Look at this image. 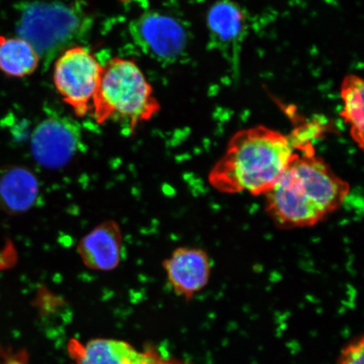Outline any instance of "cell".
<instances>
[{"instance_id":"6da1fadb","label":"cell","mask_w":364,"mask_h":364,"mask_svg":"<svg viewBox=\"0 0 364 364\" xmlns=\"http://www.w3.org/2000/svg\"><path fill=\"white\" fill-rule=\"evenodd\" d=\"M303 145L297 129L289 135L262 125L240 130L209 172V183L222 193L265 196Z\"/></svg>"},{"instance_id":"7a4b0ae2","label":"cell","mask_w":364,"mask_h":364,"mask_svg":"<svg viewBox=\"0 0 364 364\" xmlns=\"http://www.w3.org/2000/svg\"><path fill=\"white\" fill-rule=\"evenodd\" d=\"M350 192L347 181L304 144L266 195L267 211L277 225L306 228L318 224L338 209Z\"/></svg>"},{"instance_id":"3957f363","label":"cell","mask_w":364,"mask_h":364,"mask_svg":"<svg viewBox=\"0 0 364 364\" xmlns=\"http://www.w3.org/2000/svg\"><path fill=\"white\" fill-rule=\"evenodd\" d=\"M97 124L120 122L134 131L161 110L150 85L136 63L130 59L115 58L103 66L92 109Z\"/></svg>"},{"instance_id":"277c9868","label":"cell","mask_w":364,"mask_h":364,"mask_svg":"<svg viewBox=\"0 0 364 364\" xmlns=\"http://www.w3.org/2000/svg\"><path fill=\"white\" fill-rule=\"evenodd\" d=\"M92 18L83 8L60 2H35L23 11L18 31L49 65L90 33Z\"/></svg>"},{"instance_id":"5b68a950","label":"cell","mask_w":364,"mask_h":364,"mask_svg":"<svg viewBox=\"0 0 364 364\" xmlns=\"http://www.w3.org/2000/svg\"><path fill=\"white\" fill-rule=\"evenodd\" d=\"M102 73L103 65L81 46L68 48L58 57L54 65V85L77 117H84L92 109Z\"/></svg>"},{"instance_id":"8992f818","label":"cell","mask_w":364,"mask_h":364,"mask_svg":"<svg viewBox=\"0 0 364 364\" xmlns=\"http://www.w3.org/2000/svg\"><path fill=\"white\" fill-rule=\"evenodd\" d=\"M81 144L80 127L70 118L54 116L36 126L31 138V151L39 166L58 170L74 159Z\"/></svg>"},{"instance_id":"52a82bcc","label":"cell","mask_w":364,"mask_h":364,"mask_svg":"<svg viewBox=\"0 0 364 364\" xmlns=\"http://www.w3.org/2000/svg\"><path fill=\"white\" fill-rule=\"evenodd\" d=\"M134 43L159 61L174 60L183 51L186 33L179 22L156 12L143 14L129 26Z\"/></svg>"},{"instance_id":"ba28073f","label":"cell","mask_w":364,"mask_h":364,"mask_svg":"<svg viewBox=\"0 0 364 364\" xmlns=\"http://www.w3.org/2000/svg\"><path fill=\"white\" fill-rule=\"evenodd\" d=\"M70 364H188L152 351H141L127 341L95 338L81 343L72 339L68 344Z\"/></svg>"},{"instance_id":"9c48e42d","label":"cell","mask_w":364,"mask_h":364,"mask_svg":"<svg viewBox=\"0 0 364 364\" xmlns=\"http://www.w3.org/2000/svg\"><path fill=\"white\" fill-rule=\"evenodd\" d=\"M162 265L173 292L188 300L201 292L210 279L211 259L203 249L176 248Z\"/></svg>"},{"instance_id":"30bf717a","label":"cell","mask_w":364,"mask_h":364,"mask_svg":"<svg viewBox=\"0 0 364 364\" xmlns=\"http://www.w3.org/2000/svg\"><path fill=\"white\" fill-rule=\"evenodd\" d=\"M122 233L117 222L108 220L95 226L79 241L77 252L90 270L108 272L119 266Z\"/></svg>"},{"instance_id":"8fae6325","label":"cell","mask_w":364,"mask_h":364,"mask_svg":"<svg viewBox=\"0 0 364 364\" xmlns=\"http://www.w3.org/2000/svg\"><path fill=\"white\" fill-rule=\"evenodd\" d=\"M39 181L28 167L9 165L0 168V210L10 215L29 211L39 196Z\"/></svg>"},{"instance_id":"7c38bea8","label":"cell","mask_w":364,"mask_h":364,"mask_svg":"<svg viewBox=\"0 0 364 364\" xmlns=\"http://www.w3.org/2000/svg\"><path fill=\"white\" fill-rule=\"evenodd\" d=\"M41 58L26 40L0 36V71L16 78L31 75L38 68Z\"/></svg>"},{"instance_id":"4fadbf2b","label":"cell","mask_w":364,"mask_h":364,"mask_svg":"<svg viewBox=\"0 0 364 364\" xmlns=\"http://www.w3.org/2000/svg\"><path fill=\"white\" fill-rule=\"evenodd\" d=\"M364 84L360 77L348 75L341 85V98L343 107L340 116L349 127L350 134L359 149H363L364 135Z\"/></svg>"},{"instance_id":"5bb4252c","label":"cell","mask_w":364,"mask_h":364,"mask_svg":"<svg viewBox=\"0 0 364 364\" xmlns=\"http://www.w3.org/2000/svg\"><path fill=\"white\" fill-rule=\"evenodd\" d=\"M209 30L221 42L230 43L240 38L245 26V14L231 0H220L208 12Z\"/></svg>"},{"instance_id":"9a60e30c","label":"cell","mask_w":364,"mask_h":364,"mask_svg":"<svg viewBox=\"0 0 364 364\" xmlns=\"http://www.w3.org/2000/svg\"><path fill=\"white\" fill-rule=\"evenodd\" d=\"M338 364H364V340L359 336L345 346L338 358Z\"/></svg>"},{"instance_id":"2e32d148","label":"cell","mask_w":364,"mask_h":364,"mask_svg":"<svg viewBox=\"0 0 364 364\" xmlns=\"http://www.w3.org/2000/svg\"><path fill=\"white\" fill-rule=\"evenodd\" d=\"M12 364H26V363L20 362V361H14V363Z\"/></svg>"}]
</instances>
